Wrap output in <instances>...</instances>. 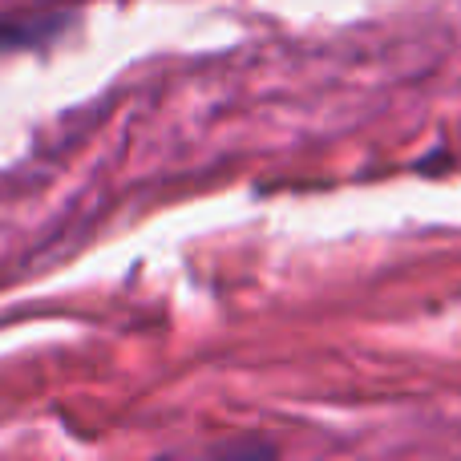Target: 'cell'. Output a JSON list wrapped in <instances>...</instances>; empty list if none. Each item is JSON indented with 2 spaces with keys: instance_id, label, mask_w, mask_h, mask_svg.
Here are the masks:
<instances>
[{
  "instance_id": "1",
  "label": "cell",
  "mask_w": 461,
  "mask_h": 461,
  "mask_svg": "<svg viewBox=\"0 0 461 461\" xmlns=\"http://www.w3.org/2000/svg\"><path fill=\"white\" fill-rule=\"evenodd\" d=\"M69 24V16L61 13H37V16H21V21H5L0 24V53H13V49H37L57 41Z\"/></svg>"
}]
</instances>
